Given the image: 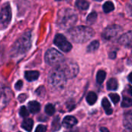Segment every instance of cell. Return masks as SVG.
Here are the masks:
<instances>
[{"label":"cell","instance_id":"6da1fadb","mask_svg":"<svg viewBox=\"0 0 132 132\" xmlns=\"http://www.w3.org/2000/svg\"><path fill=\"white\" fill-rule=\"evenodd\" d=\"M70 38L75 43H84L90 40L94 36V29L89 26H75L68 29L67 32Z\"/></svg>","mask_w":132,"mask_h":132},{"label":"cell","instance_id":"7a4b0ae2","mask_svg":"<svg viewBox=\"0 0 132 132\" xmlns=\"http://www.w3.org/2000/svg\"><path fill=\"white\" fill-rule=\"evenodd\" d=\"M77 21V15L72 9H63L57 15V26L62 29H69Z\"/></svg>","mask_w":132,"mask_h":132},{"label":"cell","instance_id":"3957f363","mask_svg":"<svg viewBox=\"0 0 132 132\" xmlns=\"http://www.w3.org/2000/svg\"><path fill=\"white\" fill-rule=\"evenodd\" d=\"M67 77L60 68H56L50 71L48 77V82L50 87L59 89L64 86Z\"/></svg>","mask_w":132,"mask_h":132},{"label":"cell","instance_id":"277c9868","mask_svg":"<svg viewBox=\"0 0 132 132\" xmlns=\"http://www.w3.org/2000/svg\"><path fill=\"white\" fill-rule=\"evenodd\" d=\"M32 43V36L30 32H26L24 33L14 44L12 48V51L16 53H24L29 50L31 47Z\"/></svg>","mask_w":132,"mask_h":132},{"label":"cell","instance_id":"5b68a950","mask_svg":"<svg viewBox=\"0 0 132 132\" xmlns=\"http://www.w3.org/2000/svg\"><path fill=\"white\" fill-rule=\"evenodd\" d=\"M45 60L50 66H56L62 63L64 57L61 53L55 49H50L45 54Z\"/></svg>","mask_w":132,"mask_h":132},{"label":"cell","instance_id":"8992f818","mask_svg":"<svg viewBox=\"0 0 132 132\" xmlns=\"http://www.w3.org/2000/svg\"><path fill=\"white\" fill-rule=\"evenodd\" d=\"M67 78H73L76 77L79 71L78 65L73 62H67L63 65V68H60Z\"/></svg>","mask_w":132,"mask_h":132},{"label":"cell","instance_id":"52a82bcc","mask_svg":"<svg viewBox=\"0 0 132 132\" xmlns=\"http://www.w3.org/2000/svg\"><path fill=\"white\" fill-rule=\"evenodd\" d=\"M54 44L64 52H69L72 49L71 43L62 34L56 35V36L54 38Z\"/></svg>","mask_w":132,"mask_h":132},{"label":"cell","instance_id":"ba28073f","mask_svg":"<svg viewBox=\"0 0 132 132\" xmlns=\"http://www.w3.org/2000/svg\"><path fill=\"white\" fill-rule=\"evenodd\" d=\"M122 30V28L118 25H111L108 27H107L103 34L102 36L104 39L106 40H111L114 39Z\"/></svg>","mask_w":132,"mask_h":132},{"label":"cell","instance_id":"9c48e42d","mask_svg":"<svg viewBox=\"0 0 132 132\" xmlns=\"http://www.w3.org/2000/svg\"><path fill=\"white\" fill-rule=\"evenodd\" d=\"M12 18V10L9 5L4 6L0 11V24L7 25Z\"/></svg>","mask_w":132,"mask_h":132},{"label":"cell","instance_id":"30bf717a","mask_svg":"<svg viewBox=\"0 0 132 132\" xmlns=\"http://www.w3.org/2000/svg\"><path fill=\"white\" fill-rule=\"evenodd\" d=\"M12 97V92L9 89H5L0 95V111L4 109L9 103Z\"/></svg>","mask_w":132,"mask_h":132},{"label":"cell","instance_id":"8fae6325","mask_svg":"<svg viewBox=\"0 0 132 132\" xmlns=\"http://www.w3.org/2000/svg\"><path fill=\"white\" fill-rule=\"evenodd\" d=\"M131 32L129 31L128 32L122 35L120 39H119V43L123 45V46H125L127 47H130L131 45Z\"/></svg>","mask_w":132,"mask_h":132},{"label":"cell","instance_id":"7c38bea8","mask_svg":"<svg viewBox=\"0 0 132 132\" xmlns=\"http://www.w3.org/2000/svg\"><path fill=\"white\" fill-rule=\"evenodd\" d=\"M77 124V120L73 116H67L63 120V125L67 128H70Z\"/></svg>","mask_w":132,"mask_h":132},{"label":"cell","instance_id":"4fadbf2b","mask_svg":"<svg viewBox=\"0 0 132 132\" xmlns=\"http://www.w3.org/2000/svg\"><path fill=\"white\" fill-rule=\"evenodd\" d=\"M39 73L36 70H30V71H26L25 73V78L28 81L36 80L39 78Z\"/></svg>","mask_w":132,"mask_h":132},{"label":"cell","instance_id":"5bb4252c","mask_svg":"<svg viewBox=\"0 0 132 132\" xmlns=\"http://www.w3.org/2000/svg\"><path fill=\"white\" fill-rule=\"evenodd\" d=\"M28 108L29 110V111L32 114H36L40 111V104L39 102L33 101H30L28 104Z\"/></svg>","mask_w":132,"mask_h":132},{"label":"cell","instance_id":"9a60e30c","mask_svg":"<svg viewBox=\"0 0 132 132\" xmlns=\"http://www.w3.org/2000/svg\"><path fill=\"white\" fill-rule=\"evenodd\" d=\"M102 107L104 108V109L108 115H110L113 113V109L111 108V105L109 101L108 100V98L104 97L102 100Z\"/></svg>","mask_w":132,"mask_h":132},{"label":"cell","instance_id":"2e32d148","mask_svg":"<svg viewBox=\"0 0 132 132\" xmlns=\"http://www.w3.org/2000/svg\"><path fill=\"white\" fill-rule=\"evenodd\" d=\"M22 127L26 131L30 132L32 129V127H33V121L30 118L25 119L22 123Z\"/></svg>","mask_w":132,"mask_h":132},{"label":"cell","instance_id":"e0dca14e","mask_svg":"<svg viewBox=\"0 0 132 132\" xmlns=\"http://www.w3.org/2000/svg\"><path fill=\"white\" fill-rule=\"evenodd\" d=\"M107 88L109 90H116L118 88V82L115 78H111L108 81Z\"/></svg>","mask_w":132,"mask_h":132},{"label":"cell","instance_id":"ac0fdd59","mask_svg":"<svg viewBox=\"0 0 132 132\" xmlns=\"http://www.w3.org/2000/svg\"><path fill=\"white\" fill-rule=\"evenodd\" d=\"M87 102L90 105H94L97 101V96L94 92H89L87 95Z\"/></svg>","mask_w":132,"mask_h":132},{"label":"cell","instance_id":"d6986e66","mask_svg":"<svg viewBox=\"0 0 132 132\" xmlns=\"http://www.w3.org/2000/svg\"><path fill=\"white\" fill-rule=\"evenodd\" d=\"M76 6L81 10H87L89 8V3L86 0H77Z\"/></svg>","mask_w":132,"mask_h":132},{"label":"cell","instance_id":"ffe728a7","mask_svg":"<svg viewBox=\"0 0 132 132\" xmlns=\"http://www.w3.org/2000/svg\"><path fill=\"white\" fill-rule=\"evenodd\" d=\"M100 43L97 40H94L93 42L90 43V44L87 46V52L89 53H92L94 52L95 50H97L99 48Z\"/></svg>","mask_w":132,"mask_h":132},{"label":"cell","instance_id":"44dd1931","mask_svg":"<svg viewBox=\"0 0 132 132\" xmlns=\"http://www.w3.org/2000/svg\"><path fill=\"white\" fill-rule=\"evenodd\" d=\"M106 78V72L104 70H99L97 73V82L99 84H101Z\"/></svg>","mask_w":132,"mask_h":132},{"label":"cell","instance_id":"7402d4cb","mask_svg":"<svg viewBox=\"0 0 132 132\" xmlns=\"http://www.w3.org/2000/svg\"><path fill=\"white\" fill-rule=\"evenodd\" d=\"M103 9L105 12H110L111 11H113L114 9V5L113 4L112 2L111 1H108V2H106L104 5H103Z\"/></svg>","mask_w":132,"mask_h":132},{"label":"cell","instance_id":"603a6c76","mask_svg":"<svg viewBox=\"0 0 132 132\" xmlns=\"http://www.w3.org/2000/svg\"><path fill=\"white\" fill-rule=\"evenodd\" d=\"M131 111H128V114H125L126 115L125 116V121H124V125L125 127L131 128Z\"/></svg>","mask_w":132,"mask_h":132},{"label":"cell","instance_id":"cb8c5ba5","mask_svg":"<svg viewBox=\"0 0 132 132\" xmlns=\"http://www.w3.org/2000/svg\"><path fill=\"white\" fill-rule=\"evenodd\" d=\"M60 128V118L59 117H56L54 118V120L53 121L52 123V130L53 131H58Z\"/></svg>","mask_w":132,"mask_h":132},{"label":"cell","instance_id":"d4e9b609","mask_svg":"<svg viewBox=\"0 0 132 132\" xmlns=\"http://www.w3.org/2000/svg\"><path fill=\"white\" fill-rule=\"evenodd\" d=\"M97 17V12H92L90 14H89V15H88V16H87V23H89V24H92V23H94V22L96 21Z\"/></svg>","mask_w":132,"mask_h":132},{"label":"cell","instance_id":"484cf974","mask_svg":"<svg viewBox=\"0 0 132 132\" xmlns=\"http://www.w3.org/2000/svg\"><path fill=\"white\" fill-rule=\"evenodd\" d=\"M45 112L48 115H53L55 113V108L53 104H49L45 107Z\"/></svg>","mask_w":132,"mask_h":132},{"label":"cell","instance_id":"4316f807","mask_svg":"<svg viewBox=\"0 0 132 132\" xmlns=\"http://www.w3.org/2000/svg\"><path fill=\"white\" fill-rule=\"evenodd\" d=\"M132 104V101L130 97H124L122 103H121V106L123 108H129L131 107Z\"/></svg>","mask_w":132,"mask_h":132},{"label":"cell","instance_id":"83f0119b","mask_svg":"<svg viewBox=\"0 0 132 132\" xmlns=\"http://www.w3.org/2000/svg\"><path fill=\"white\" fill-rule=\"evenodd\" d=\"M109 97L114 104H117L120 101V96L118 94H110Z\"/></svg>","mask_w":132,"mask_h":132},{"label":"cell","instance_id":"f1b7e54d","mask_svg":"<svg viewBox=\"0 0 132 132\" xmlns=\"http://www.w3.org/2000/svg\"><path fill=\"white\" fill-rule=\"evenodd\" d=\"M19 114H20V116L22 117V118H26V117H28V115H29V111H27V109H26V107L22 106V107L20 108Z\"/></svg>","mask_w":132,"mask_h":132},{"label":"cell","instance_id":"f546056e","mask_svg":"<svg viewBox=\"0 0 132 132\" xmlns=\"http://www.w3.org/2000/svg\"><path fill=\"white\" fill-rule=\"evenodd\" d=\"M46 126L42 125H38V126H37V128H36V131H35V132H46Z\"/></svg>","mask_w":132,"mask_h":132},{"label":"cell","instance_id":"4dcf8cb0","mask_svg":"<svg viewBox=\"0 0 132 132\" xmlns=\"http://www.w3.org/2000/svg\"><path fill=\"white\" fill-rule=\"evenodd\" d=\"M36 94L39 95V96H43L44 94H45V89H44V87H39L37 90H36Z\"/></svg>","mask_w":132,"mask_h":132},{"label":"cell","instance_id":"1f68e13d","mask_svg":"<svg viewBox=\"0 0 132 132\" xmlns=\"http://www.w3.org/2000/svg\"><path fill=\"white\" fill-rule=\"evenodd\" d=\"M22 85H23V83L22 80H18L16 82V84H15V88L17 90H21V88L22 87Z\"/></svg>","mask_w":132,"mask_h":132},{"label":"cell","instance_id":"d6a6232c","mask_svg":"<svg viewBox=\"0 0 132 132\" xmlns=\"http://www.w3.org/2000/svg\"><path fill=\"white\" fill-rule=\"evenodd\" d=\"M26 94H20L19 96V97H18V99H19V101L21 102V103H22V102H24L25 101V100L26 99Z\"/></svg>","mask_w":132,"mask_h":132},{"label":"cell","instance_id":"836d02e7","mask_svg":"<svg viewBox=\"0 0 132 132\" xmlns=\"http://www.w3.org/2000/svg\"><path fill=\"white\" fill-rule=\"evenodd\" d=\"M101 132H110L109 131V130L107 128H104V127H102V128H101Z\"/></svg>","mask_w":132,"mask_h":132},{"label":"cell","instance_id":"e575fe53","mask_svg":"<svg viewBox=\"0 0 132 132\" xmlns=\"http://www.w3.org/2000/svg\"><path fill=\"white\" fill-rule=\"evenodd\" d=\"M115 56H116V53H111L110 54V57H111V59L115 58Z\"/></svg>","mask_w":132,"mask_h":132},{"label":"cell","instance_id":"d590c367","mask_svg":"<svg viewBox=\"0 0 132 132\" xmlns=\"http://www.w3.org/2000/svg\"><path fill=\"white\" fill-rule=\"evenodd\" d=\"M131 73L129 74V76H128V80H129L130 82H131Z\"/></svg>","mask_w":132,"mask_h":132},{"label":"cell","instance_id":"8d00e7d4","mask_svg":"<svg viewBox=\"0 0 132 132\" xmlns=\"http://www.w3.org/2000/svg\"><path fill=\"white\" fill-rule=\"evenodd\" d=\"M96 1H98V2H100V1H102V0H96Z\"/></svg>","mask_w":132,"mask_h":132},{"label":"cell","instance_id":"74e56055","mask_svg":"<svg viewBox=\"0 0 132 132\" xmlns=\"http://www.w3.org/2000/svg\"><path fill=\"white\" fill-rule=\"evenodd\" d=\"M56 1H61V0H56Z\"/></svg>","mask_w":132,"mask_h":132}]
</instances>
